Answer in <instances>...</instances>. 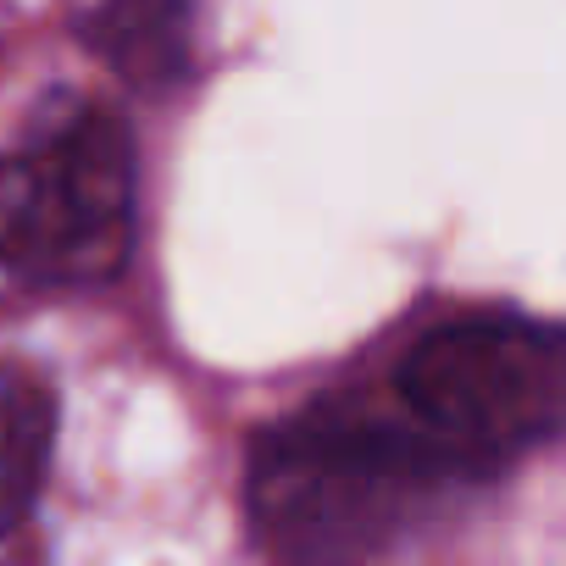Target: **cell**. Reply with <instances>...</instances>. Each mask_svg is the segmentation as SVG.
Instances as JSON below:
<instances>
[{"label":"cell","instance_id":"obj_5","mask_svg":"<svg viewBox=\"0 0 566 566\" xmlns=\"http://www.w3.org/2000/svg\"><path fill=\"white\" fill-rule=\"evenodd\" d=\"M56 444V395L34 367L0 361V533H12L51 472Z\"/></svg>","mask_w":566,"mask_h":566},{"label":"cell","instance_id":"obj_1","mask_svg":"<svg viewBox=\"0 0 566 566\" xmlns=\"http://www.w3.org/2000/svg\"><path fill=\"white\" fill-rule=\"evenodd\" d=\"M455 467L406 422L306 411L255 439L250 522L290 560H356L395 544L422 494Z\"/></svg>","mask_w":566,"mask_h":566},{"label":"cell","instance_id":"obj_2","mask_svg":"<svg viewBox=\"0 0 566 566\" xmlns=\"http://www.w3.org/2000/svg\"><path fill=\"white\" fill-rule=\"evenodd\" d=\"M400 406L455 478H483L566 433V328L511 312L444 323L400 361Z\"/></svg>","mask_w":566,"mask_h":566},{"label":"cell","instance_id":"obj_4","mask_svg":"<svg viewBox=\"0 0 566 566\" xmlns=\"http://www.w3.org/2000/svg\"><path fill=\"white\" fill-rule=\"evenodd\" d=\"M84 45L134 90H167L195 62V0H101Z\"/></svg>","mask_w":566,"mask_h":566},{"label":"cell","instance_id":"obj_3","mask_svg":"<svg viewBox=\"0 0 566 566\" xmlns=\"http://www.w3.org/2000/svg\"><path fill=\"white\" fill-rule=\"evenodd\" d=\"M134 250V139L78 106L23 150H0V266L29 283H106Z\"/></svg>","mask_w":566,"mask_h":566}]
</instances>
